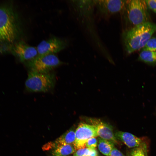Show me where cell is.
I'll list each match as a JSON object with an SVG mask.
<instances>
[{"label":"cell","instance_id":"ba28073f","mask_svg":"<svg viewBox=\"0 0 156 156\" xmlns=\"http://www.w3.org/2000/svg\"><path fill=\"white\" fill-rule=\"evenodd\" d=\"M127 0H96L95 6L98 12L104 17L121 12L125 8Z\"/></svg>","mask_w":156,"mask_h":156},{"label":"cell","instance_id":"3957f363","mask_svg":"<svg viewBox=\"0 0 156 156\" xmlns=\"http://www.w3.org/2000/svg\"><path fill=\"white\" fill-rule=\"evenodd\" d=\"M55 82V76L53 73H42L29 70L25 85L28 92H45L54 87Z\"/></svg>","mask_w":156,"mask_h":156},{"label":"cell","instance_id":"5bb4252c","mask_svg":"<svg viewBox=\"0 0 156 156\" xmlns=\"http://www.w3.org/2000/svg\"><path fill=\"white\" fill-rule=\"evenodd\" d=\"M138 60L149 64L156 65V51H142Z\"/></svg>","mask_w":156,"mask_h":156},{"label":"cell","instance_id":"e0dca14e","mask_svg":"<svg viewBox=\"0 0 156 156\" xmlns=\"http://www.w3.org/2000/svg\"><path fill=\"white\" fill-rule=\"evenodd\" d=\"M142 51H156V37H151L142 48Z\"/></svg>","mask_w":156,"mask_h":156},{"label":"cell","instance_id":"52a82bcc","mask_svg":"<svg viewBox=\"0 0 156 156\" xmlns=\"http://www.w3.org/2000/svg\"><path fill=\"white\" fill-rule=\"evenodd\" d=\"M68 43L65 40L57 37H52L42 41L36 47L38 55L55 54L65 49Z\"/></svg>","mask_w":156,"mask_h":156},{"label":"cell","instance_id":"9a60e30c","mask_svg":"<svg viewBox=\"0 0 156 156\" xmlns=\"http://www.w3.org/2000/svg\"><path fill=\"white\" fill-rule=\"evenodd\" d=\"M114 144L107 140L101 138H98V149L104 155L108 156L114 148Z\"/></svg>","mask_w":156,"mask_h":156},{"label":"cell","instance_id":"7c38bea8","mask_svg":"<svg viewBox=\"0 0 156 156\" xmlns=\"http://www.w3.org/2000/svg\"><path fill=\"white\" fill-rule=\"evenodd\" d=\"M55 146L53 152V156H65L75 153L76 151L72 144H60Z\"/></svg>","mask_w":156,"mask_h":156},{"label":"cell","instance_id":"44dd1931","mask_svg":"<svg viewBox=\"0 0 156 156\" xmlns=\"http://www.w3.org/2000/svg\"><path fill=\"white\" fill-rule=\"evenodd\" d=\"M108 156H125V155L117 148L114 147Z\"/></svg>","mask_w":156,"mask_h":156},{"label":"cell","instance_id":"5b68a950","mask_svg":"<svg viewBox=\"0 0 156 156\" xmlns=\"http://www.w3.org/2000/svg\"><path fill=\"white\" fill-rule=\"evenodd\" d=\"M26 63L30 70L42 73H50L63 63L55 54L38 55Z\"/></svg>","mask_w":156,"mask_h":156},{"label":"cell","instance_id":"8992f818","mask_svg":"<svg viewBox=\"0 0 156 156\" xmlns=\"http://www.w3.org/2000/svg\"><path fill=\"white\" fill-rule=\"evenodd\" d=\"M75 134V139L73 145L76 150L86 148V143L88 139L98 136L95 126L82 122L78 125Z\"/></svg>","mask_w":156,"mask_h":156},{"label":"cell","instance_id":"ffe728a7","mask_svg":"<svg viewBox=\"0 0 156 156\" xmlns=\"http://www.w3.org/2000/svg\"><path fill=\"white\" fill-rule=\"evenodd\" d=\"M148 8L156 14V0H145Z\"/></svg>","mask_w":156,"mask_h":156},{"label":"cell","instance_id":"30bf717a","mask_svg":"<svg viewBox=\"0 0 156 156\" xmlns=\"http://www.w3.org/2000/svg\"><path fill=\"white\" fill-rule=\"evenodd\" d=\"M88 122L95 127L98 135L101 138L111 142L114 144H118L112 126L103 122L100 119L95 118H89Z\"/></svg>","mask_w":156,"mask_h":156},{"label":"cell","instance_id":"6da1fadb","mask_svg":"<svg viewBox=\"0 0 156 156\" xmlns=\"http://www.w3.org/2000/svg\"><path fill=\"white\" fill-rule=\"evenodd\" d=\"M17 16L10 4H0V51H10L20 33Z\"/></svg>","mask_w":156,"mask_h":156},{"label":"cell","instance_id":"277c9868","mask_svg":"<svg viewBox=\"0 0 156 156\" xmlns=\"http://www.w3.org/2000/svg\"><path fill=\"white\" fill-rule=\"evenodd\" d=\"M125 8L127 19L135 26L149 22L148 8L145 0H127Z\"/></svg>","mask_w":156,"mask_h":156},{"label":"cell","instance_id":"2e32d148","mask_svg":"<svg viewBox=\"0 0 156 156\" xmlns=\"http://www.w3.org/2000/svg\"><path fill=\"white\" fill-rule=\"evenodd\" d=\"M98 153L96 149L85 148L77 150L73 156H98Z\"/></svg>","mask_w":156,"mask_h":156},{"label":"cell","instance_id":"4fadbf2b","mask_svg":"<svg viewBox=\"0 0 156 156\" xmlns=\"http://www.w3.org/2000/svg\"><path fill=\"white\" fill-rule=\"evenodd\" d=\"M75 139V131L73 129H70L56 140L55 146L66 144L73 145Z\"/></svg>","mask_w":156,"mask_h":156},{"label":"cell","instance_id":"9c48e42d","mask_svg":"<svg viewBox=\"0 0 156 156\" xmlns=\"http://www.w3.org/2000/svg\"><path fill=\"white\" fill-rule=\"evenodd\" d=\"M10 51L22 62H26L38 55L36 47L29 45L23 41L16 42Z\"/></svg>","mask_w":156,"mask_h":156},{"label":"cell","instance_id":"ac0fdd59","mask_svg":"<svg viewBox=\"0 0 156 156\" xmlns=\"http://www.w3.org/2000/svg\"><path fill=\"white\" fill-rule=\"evenodd\" d=\"M146 147H139L134 148L131 153V156H146Z\"/></svg>","mask_w":156,"mask_h":156},{"label":"cell","instance_id":"d6986e66","mask_svg":"<svg viewBox=\"0 0 156 156\" xmlns=\"http://www.w3.org/2000/svg\"><path fill=\"white\" fill-rule=\"evenodd\" d=\"M98 145L97 140L95 138L93 137L88 139L86 143L87 148L90 149H96Z\"/></svg>","mask_w":156,"mask_h":156},{"label":"cell","instance_id":"8fae6325","mask_svg":"<svg viewBox=\"0 0 156 156\" xmlns=\"http://www.w3.org/2000/svg\"><path fill=\"white\" fill-rule=\"evenodd\" d=\"M114 135L117 140L123 142L129 148L146 147L143 139L130 133L119 131L116 132Z\"/></svg>","mask_w":156,"mask_h":156},{"label":"cell","instance_id":"7a4b0ae2","mask_svg":"<svg viewBox=\"0 0 156 156\" xmlns=\"http://www.w3.org/2000/svg\"><path fill=\"white\" fill-rule=\"evenodd\" d=\"M156 31V24L148 22L124 31L122 39L128 54L142 48Z\"/></svg>","mask_w":156,"mask_h":156}]
</instances>
